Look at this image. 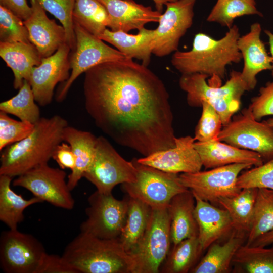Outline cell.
Here are the masks:
<instances>
[{
  "label": "cell",
  "mask_w": 273,
  "mask_h": 273,
  "mask_svg": "<svg viewBox=\"0 0 273 273\" xmlns=\"http://www.w3.org/2000/svg\"><path fill=\"white\" fill-rule=\"evenodd\" d=\"M85 108L115 143L144 157L175 146L173 116L163 81L133 59L109 61L85 72Z\"/></svg>",
  "instance_id": "cell-1"
},
{
  "label": "cell",
  "mask_w": 273,
  "mask_h": 273,
  "mask_svg": "<svg viewBox=\"0 0 273 273\" xmlns=\"http://www.w3.org/2000/svg\"><path fill=\"white\" fill-rule=\"evenodd\" d=\"M68 125L59 115L41 117L34 124L32 132L23 140L1 151L0 175L17 177L44 163L63 141V133Z\"/></svg>",
  "instance_id": "cell-2"
},
{
  "label": "cell",
  "mask_w": 273,
  "mask_h": 273,
  "mask_svg": "<svg viewBox=\"0 0 273 273\" xmlns=\"http://www.w3.org/2000/svg\"><path fill=\"white\" fill-rule=\"evenodd\" d=\"M240 36L236 25H233L219 39L198 33L194 36L190 50H178L173 53L171 64L181 74L198 73L224 79L226 66L239 63L242 59L237 46Z\"/></svg>",
  "instance_id": "cell-3"
},
{
  "label": "cell",
  "mask_w": 273,
  "mask_h": 273,
  "mask_svg": "<svg viewBox=\"0 0 273 273\" xmlns=\"http://www.w3.org/2000/svg\"><path fill=\"white\" fill-rule=\"evenodd\" d=\"M62 256L78 273H131V257L119 238L103 239L80 232Z\"/></svg>",
  "instance_id": "cell-4"
},
{
  "label": "cell",
  "mask_w": 273,
  "mask_h": 273,
  "mask_svg": "<svg viewBox=\"0 0 273 273\" xmlns=\"http://www.w3.org/2000/svg\"><path fill=\"white\" fill-rule=\"evenodd\" d=\"M208 77L198 73L181 74L179 85L187 93L189 106L199 107L203 102L209 104L219 115L223 126L239 110L241 97L247 88L241 72L232 70L229 79L222 85L220 78L212 77L214 79L210 83L206 81Z\"/></svg>",
  "instance_id": "cell-5"
},
{
  "label": "cell",
  "mask_w": 273,
  "mask_h": 273,
  "mask_svg": "<svg viewBox=\"0 0 273 273\" xmlns=\"http://www.w3.org/2000/svg\"><path fill=\"white\" fill-rule=\"evenodd\" d=\"M171 242L170 219L166 208L152 209L146 230L129 254L131 273H158L167 257Z\"/></svg>",
  "instance_id": "cell-6"
},
{
  "label": "cell",
  "mask_w": 273,
  "mask_h": 273,
  "mask_svg": "<svg viewBox=\"0 0 273 273\" xmlns=\"http://www.w3.org/2000/svg\"><path fill=\"white\" fill-rule=\"evenodd\" d=\"M131 161L137 170L136 180L122 184V190L152 209L166 208L173 197L189 190L181 183L178 174L141 164L135 158Z\"/></svg>",
  "instance_id": "cell-7"
},
{
  "label": "cell",
  "mask_w": 273,
  "mask_h": 273,
  "mask_svg": "<svg viewBox=\"0 0 273 273\" xmlns=\"http://www.w3.org/2000/svg\"><path fill=\"white\" fill-rule=\"evenodd\" d=\"M83 177L99 192L111 194L118 184L134 182L137 170L132 161L125 160L105 137L100 136L97 138L93 161Z\"/></svg>",
  "instance_id": "cell-8"
},
{
  "label": "cell",
  "mask_w": 273,
  "mask_h": 273,
  "mask_svg": "<svg viewBox=\"0 0 273 273\" xmlns=\"http://www.w3.org/2000/svg\"><path fill=\"white\" fill-rule=\"evenodd\" d=\"M218 140L258 153L264 163L273 158V127L265 120H256L249 107L232 117L223 126Z\"/></svg>",
  "instance_id": "cell-9"
},
{
  "label": "cell",
  "mask_w": 273,
  "mask_h": 273,
  "mask_svg": "<svg viewBox=\"0 0 273 273\" xmlns=\"http://www.w3.org/2000/svg\"><path fill=\"white\" fill-rule=\"evenodd\" d=\"M76 47L70 52L69 62L71 72L69 78L60 86L56 99L62 102L73 82L82 73L101 63L123 59L124 54L92 34L78 23L74 22Z\"/></svg>",
  "instance_id": "cell-10"
},
{
  "label": "cell",
  "mask_w": 273,
  "mask_h": 273,
  "mask_svg": "<svg viewBox=\"0 0 273 273\" xmlns=\"http://www.w3.org/2000/svg\"><path fill=\"white\" fill-rule=\"evenodd\" d=\"M87 218L80 225V232L103 239L119 238L125 222L128 196L122 200L111 194L96 191L88 198Z\"/></svg>",
  "instance_id": "cell-11"
},
{
  "label": "cell",
  "mask_w": 273,
  "mask_h": 273,
  "mask_svg": "<svg viewBox=\"0 0 273 273\" xmlns=\"http://www.w3.org/2000/svg\"><path fill=\"white\" fill-rule=\"evenodd\" d=\"M252 166L248 164H232L209 170L182 173L179 177L181 183L194 195L211 204H218L220 199L240 193L242 189L237 186L238 177L243 170Z\"/></svg>",
  "instance_id": "cell-12"
},
{
  "label": "cell",
  "mask_w": 273,
  "mask_h": 273,
  "mask_svg": "<svg viewBox=\"0 0 273 273\" xmlns=\"http://www.w3.org/2000/svg\"><path fill=\"white\" fill-rule=\"evenodd\" d=\"M63 169L40 165L17 176L13 181L15 187L24 188L43 202L67 210H72L75 200L66 181Z\"/></svg>",
  "instance_id": "cell-13"
},
{
  "label": "cell",
  "mask_w": 273,
  "mask_h": 273,
  "mask_svg": "<svg viewBox=\"0 0 273 273\" xmlns=\"http://www.w3.org/2000/svg\"><path fill=\"white\" fill-rule=\"evenodd\" d=\"M42 244L31 234L9 229L0 237V266L5 273H35L46 254Z\"/></svg>",
  "instance_id": "cell-14"
},
{
  "label": "cell",
  "mask_w": 273,
  "mask_h": 273,
  "mask_svg": "<svg viewBox=\"0 0 273 273\" xmlns=\"http://www.w3.org/2000/svg\"><path fill=\"white\" fill-rule=\"evenodd\" d=\"M196 0H177L165 4L155 29L152 54L162 57L178 51L180 39L193 24Z\"/></svg>",
  "instance_id": "cell-15"
},
{
  "label": "cell",
  "mask_w": 273,
  "mask_h": 273,
  "mask_svg": "<svg viewBox=\"0 0 273 273\" xmlns=\"http://www.w3.org/2000/svg\"><path fill=\"white\" fill-rule=\"evenodd\" d=\"M70 52L69 46L64 43L51 56L42 58L40 64L33 68L28 81L40 106L49 105L56 85L69 78Z\"/></svg>",
  "instance_id": "cell-16"
},
{
  "label": "cell",
  "mask_w": 273,
  "mask_h": 273,
  "mask_svg": "<svg viewBox=\"0 0 273 273\" xmlns=\"http://www.w3.org/2000/svg\"><path fill=\"white\" fill-rule=\"evenodd\" d=\"M195 139L188 135L176 138L175 146L137 159L139 163L171 173H194L203 166L195 148Z\"/></svg>",
  "instance_id": "cell-17"
},
{
  "label": "cell",
  "mask_w": 273,
  "mask_h": 273,
  "mask_svg": "<svg viewBox=\"0 0 273 273\" xmlns=\"http://www.w3.org/2000/svg\"><path fill=\"white\" fill-rule=\"evenodd\" d=\"M32 14L24 21L30 42L37 50L42 58L51 56L66 43L64 27L50 19L37 0H30Z\"/></svg>",
  "instance_id": "cell-18"
},
{
  "label": "cell",
  "mask_w": 273,
  "mask_h": 273,
  "mask_svg": "<svg viewBox=\"0 0 273 273\" xmlns=\"http://www.w3.org/2000/svg\"><path fill=\"white\" fill-rule=\"evenodd\" d=\"M262 29L259 23L251 25L250 31L240 36L237 46L244 61L241 77L247 91L255 88L257 75L264 70L272 69V57L267 53L264 43L260 39Z\"/></svg>",
  "instance_id": "cell-19"
},
{
  "label": "cell",
  "mask_w": 273,
  "mask_h": 273,
  "mask_svg": "<svg viewBox=\"0 0 273 273\" xmlns=\"http://www.w3.org/2000/svg\"><path fill=\"white\" fill-rule=\"evenodd\" d=\"M98 1L107 10L110 20L108 27L112 31H139L149 23L158 22L162 14L133 0Z\"/></svg>",
  "instance_id": "cell-20"
},
{
  "label": "cell",
  "mask_w": 273,
  "mask_h": 273,
  "mask_svg": "<svg viewBox=\"0 0 273 273\" xmlns=\"http://www.w3.org/2000/svg\"><path fill=\"white\" fill-rule=\"evenodd\" d=\"M194 195V194H193ZM194 215L198 227V238L203 251L234 230L228 212L194 195Z\"/></svg>",
  "instance_id": "cell-21"
},
{
  "label": "cell",
  "mask_w": 273,
  "mask_h": 273,
  "mask_svg": "<svg viewBox=\"0 0 273 273\" xmlns=\"http://www.w3.org/2000/svg\"><path fill=\"white\" fill-rule=\"evenodd\" d=\"M194 147L206 169L236 163L248 164L255 166L264 163L258 153L238 148L218 140L195 142Z\"/></svg>",
  "instance_id": "cell-22"
},
{
  "label": "cell",
  "mask_w": 273,
  "mask_h": 273,
  "mask_svg": "<svg viewBox=\"0 0 273 273\" xmlns=\"http://www.w3.org/2000/svg\"><path fill=\"white\" fill-rule=\"evenodd\" d=\"M195 199L190 190L172 198L167 209L170 219V234L173 245L198 235L194 210Z\"/></svg>",
  "instance_id": "cell-23"
},
{
  "label": "cell",
  "mask_w": 273,
  "mask_h": 273,
  "mask_svg": "<svg viewBox=\"0 0 273 273\" xmlns=\"http://www.w3.org/2000/svg\"><path fill=\"white\" fill-rule=\"evenodd\" d=\"M0 56L14 74L13 87L19 89L25 80H29L35 66L42 58L31 43L0 42Z\"/></svg>",
  "instance_id": "cell-24"
},
{
  "label": "cell",
  "mask_w": 273,
  "mask_h": 273,
  "mask_svg": "<svg viewBox=\"0 0 273 273\" xmlns=\"http://www.w3.org/2000/svg\"><path fill=\"white\" fill-rule=\"evenodd\" d=\"M97 137L90 132L66 126L63 141L68 143L75 155V168L68 176L67 185L72 191L91 165L95 154Z\"/></svg>",
  "instance_id": "cell-25"
},
{
  "label": "cell",
  "mask_w": 273,
  "mask_h": 273,
  "mask_svg": "<svg viewBox=\"0 0 273 273\" xmlns=\"http://www.w3.org/2000/svg\"><path fill=\"white\" fill-rule=\"evenodd\" d=\"M154 37L155 29L144 28L135 35L107 28L98 37L114 46L126 58L141 60L142 64L147 66L152 54Z\"/></svg>",
  "instance_id": "cell-26"
},
{
  "label": "cell",
  "mask_w": 273,
  "mask_h": 273,
  "mask_svg": "<svg viewBox=\"0 0 273 273\" xmlns=\"http://www.w3.org/2000/svg\"><path fill=\"white\" fill-rule=\"evenodd\" d=\"M246 234L235 230L223 244L214 243L206 254L190 271L193 273H227L230 272L234 257L243 245Z\"/></svg>",
  "instance_id": "cell-27"
},
{
  "label": "cell",
  "mask_w": 273,
  "mask_h": 273,
  "mask_svg": "<svg viewBox=\"0 0 273 273\" xmlns=\"http://www.w3.org/2000/svg\"><path fill=\"white\" fill-rule=\"evenodd\" d=\"M12 177L0 175V220L9 229H17L18 225L24 219L25 209L33 204L43 201L34 197L24 199L11 187Z\"/></svg>",
  "instance_id": "cell-28"
},
{
  "label": "cell",
  "mask_w": 273,
  "mask_h": 273,
  "mask_svg": "<svg viewBox=\"0 0 273 273\" xmlns=\"http://www.w3.org/2000/svg\"><path fill=\"white\" fill-rule=\"evenodd\" d=\"M152 209L147 204L128 196L126 220L119 239L125 251L129 254L144 235Z\"/></svg>",
  "instance_id": "cell-29"
},
{
  "label": "cell",
  "mask_w": 273,
  "mask_h": 273,
  "mask_svg": "<svg viewBox=\"0 0 273 273\" xmlns=\"http://www.w3.org/2000/svg\"><path fill=\"white\" fill-rule=\"evenodd\" d=\"M257 189H242L237 195L220 199L218 204L229 213L234 230L248 235L253 219Z\"/></svg>",
  "instance_id": "cell-30"
},
{
  "label": "cell",
  "mask_w": 273,
  "mask_h": 273,
  "mask_svg": "<svg viewBox=\"0 0 273 273\" xmlns=\"http://www.w3.org/2000/svg\"><path fill=\"white\" fill-rule=\"evenodd\" d=\"M198 236L185 239L173 245L162 264L160 272H190L203 252Z\"/></svg>",
  "instance_id": "cell-31"
},
{
  "label": "cell",
  "mask_w": 273,
  "mask_h": 273,
  "mask_svg": "<svg viewBox=\"0 0 273 273\" xmlns=\"http://www.w3.org/2000/svg\"><path fill=\"white\" fill-rule=\"evenodd\" d=\"M73 22L99 37L108 27L110 20L105 7L98 0H76Z\"/></svg>",
  "instance_id": "cell-32"
},
{
  "label": "cell",
  "mask_w": 273,
  "mask_h": 273,
  "mask_svg": "<svg viewBox=\"0 0 273 273\" xmlns=\"http://www.w3.org/2000/svg\"><path fill=\"white\" fill-rule=\"evenodd\" d=\"M271 248L242 245L232 263L247 273H273V244Z\"/></svg>",
  "instance_id": "cell-33"
},
{
  "label": "cell",
  "mask_w": 273,
  "mask_h": 273,
  "mask_svg": "<svg viewBox=\"0 0 273 273\" xmlns=\"http://www.w3.org/2000/svg\"><path fill=\"white\" fill-rule=\"evenodd\" d=\"M0 111L14 115L20 120L34 124L40 119L39 108L36 103L28 80L24 81L15 96L0 103Z\"/></svg>",
  "instance_id": "cell-34"
},
{
  "label": "cell",
  "mask_w": 273,
  "mask_h": 273,
  "mask_svg": "<svg viewBox=\"0 0 273 273\" xmlns=\"http://www.w3.org/2000/svg\"><path fill=\"white\" fill-rule=\"evenodd\" d=\"M273 229V190L258 188L251 229L247 236L250 245L260 236Z\"/></svg>",
  "instance_id": "cell-35"
},
{
  "label": "cell",
  "mask_w": 273,
  "mask_h": 273,
  "mask_svg": "<svg viewBox=\"0 0 273 273\" xmlns=\"http://www.w3.org/2000/svg\"><path fill=\"white\" fill-rule=\"evenodd\" d=\"M254 15L263 16L256 8L255 0H217L206 21L230 29L237 17Z\"/></svg>",
  "instance_id": "cell-36"
},
{
  "label": "cell",
  "mask_w": 273,
  "mask_h": 273,
  "mask_svg": "<svg viewBox=\"0 0 273 273\" xmlns=\"http://www.w3.org/2000/svg\"><path fill=\"white\" fill-rule=\"evenodd\" d=\"M45 11L54 15L64 27L66 44L71 51L76 47V41L74 30L73 12L76 0H37Z\"/></svg>",
  "instance_id": "cell-37"
},
{
  "label": "cell",
  "mask_w": 273,
  "mask_h": 273,
  "mask_svg": "<svg viewBox=\"0 0 273 273\" xmlns=\"http://www.w3.org/2000/svg\"><path fill=\"white\" fill-rule=\"evenodd\" d=\"M0 40L4 42L31 43L24 21L0 6Z\"/></svg>",
  "instance_id": "cell-38"
},
{
  "label": "cell",
  "mask_w": 273,
  "mask_h": 273,
  "mask_svg": "<svg viewBox=\"0 0 273 273\" xmlns=\"http://www.w3.org/2000/svg\"><path fill=\"white\" fill-rule=\"evenodd\" d=\"M34 124L27 121L16 120L8 114L0 111V150L18 142L30 134Z\"/></svg>",
  "instance_id": "cell-39"
},
{
  "label": "cell",
  "mask_w": 273,
  "mask_h": 273,
  "mask_svg": "<svg viewBox=\"0 0 273 273\" xmlns=\"http://www.w3.org/2000/svg\"><path fill=\"white\" fill-rule=\"evenodd\" d=\"M201 107L202 114L195 128V140L204 142L218 140L223 127L219 115L207 103L203 102Z\"/></svg>",
  "instance_id": "cell-40"
},
{
  "label": "cell",
  "mask_w": 273,
  "mask_h": 273,
  "mask_svg": "<svg viewBox=\"0 0 273 273\" xmlns=\"http://www.w3.org/2000/svg\"><path fill=\"white\" fill-rule=\"evenodd\" d=\"M237 185L240 189L264 188L273 190V158L261 165L242 171Z\"/></svg>",
  "instance_id": "cell-41"
},
{
  "label": "cell",
  "mask_w": 273,
  "mask_h": 273,
  "mask_svg": "<svg viewBox=\"0 0 273 273\" xmlns=\"http://www.w3.org/2000/svg\"><path fill=\"white\" fill-rule=\"evenodd\" d=\"M249 107L257 121L266 116L273 115V81L260 87L258 96L251 99Z\"/></svg>",
  "instance_id": "cell-42"
},
{
  "label": "cell",
  "mask_w": 273,
  "mask_h": 273,
  "mask_svg": "<svg viewBox=\"0 0 273 273\" xmlns=\"http://www.w3.org/2000/svg\"><path fill=\"white\" fill-rule=\"evenodd\" d=\"M35 273H78L62 256L47 252L43 256Z\"/></svg>",
  "instance_id": "cell-43"
},
{
  "label": "cell",
  "mask_w": 273,
  "mask_h": 273,
  "mask_svg": "<svg viewBox=\"0 0 273 273\" xmlns=\"http://www.w3.org/2000/svg\"><path fill=\"white\" fill-rule=\"evenodd\" d=\"M52 158L62 169H69L72 171L75 168V156L70 145L67 142L63 141L57 146Z\"/></svg>",
  "instance_id": "cell-44"
},
{
  "label": "cell",
  "mask_w": 273,
  "mask_h": 273,
  "mask_svg": "<svg viewBox=\"0 0 273 273\" xmlns=\"http://www.w3.org/2000/svg\"><path fill=\"white\" fill-rule=\"evenodd\" d=\"M2 6L11 11L20 19L25 21L32 14V8L27 0H0Z\"/></svg>",
  "instance_id": "cell-45"
},
{
  "label": "cell",
  "mask_w": 273,
  "mask_h": 273,
  "mask_svg": "<svg viewBox=\"0 0 273 273\" xmlns=\"http://www.w3.org/2000/svg\"><path fill=\"white\" fill-rule=\"evenodd\" d=\"M273 244V229L258 237L251 246L266 247Z\"/></svg>",
  "instance_id": "cell-46"
},
{
  "label": "cell",
  "mask_w": 273,
  "mask_h": 273,
  "mask_svg": "<svg viewBox=\"0 0 273 273\" xmlns=\"http://www.w3.org/2000/svg\"><path fill=\"white\" fill-rule=\"evenodd\" d=\"M264 33L268 36L270 52L271 54V56L272 57V69L271 71V76L273 77V33L270 32L269 30H265Z\"/></svg>",
  "instance_id": "cell-47"
},
{
  "label": "cell",
  "mask_w": 273,
  "mask_h": 273,
  "mask_svg": "<svg viewBox=\"0 0 273 273\" xmlns=\"http://www.w3.org/2000/svg\"><path fill=\"white\" fill-rule=\"evenodd\" d=\"M155 5L156 10L162 13L163 6L168 3L175 2L177 0H152Z\"/></svg>",
  "instance_id": "cell-48"
},
{
  "label": "cell",
  "mask_w": 273,
  "mask_h": 273,
  "mask_svg": "<svg viewBox=\"0 0 273 273\" xmlns=\"http://www.w3.org/2000/svg\"><path fill=\"white\" fill-rule=\"evenodd\" d=\"M265 121L269 125L273 127V117L270 118Z\"/></svg>",
  "instance_id": "cell-49"
}]
</instances>
